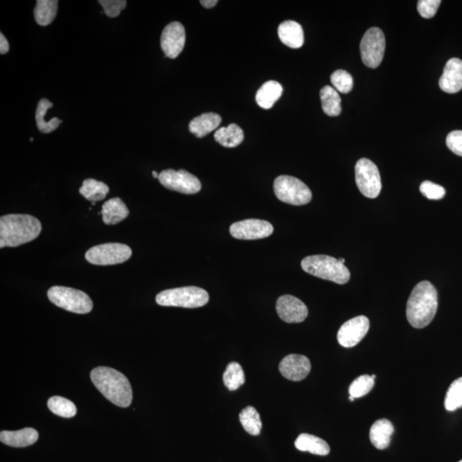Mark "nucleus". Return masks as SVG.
Wrapping results in <instances>:
<instances>
[{"instance_id":"1","label":"nucleus","mask_w":462,"mask_h":462,"mask_svg":"<svg viewBox=\"0 0 462 462\" xmlns=\"http://www.w3.org/2000/svg\"><path fill=\"white\" fill-rule=\"evenodd\" d=\"M91 380L111 404L127 408L133 399L131 383L124 374L110 367L100 366L91 372Z\"/></svg>"},{"instance_id":"2","label":"nucleus","mask_w":462,"mask_h":462,"mask_svg":"<svg viewBox=\"0 0 462 462\" xmlns=\"http://www.w3.org/2000/svg\"><path fill=\"white\" fill-rule=\"evenodd\" d=\"M439 307V296L429 281L419 283L412 289L407 304V318L412 327L422 329L433 320Z\"/></svg>"},{"instance_id":"3","label":"nucleus","mask_w":462,"mask_h":462,"mask_svg":"<svg viewBox=\"0 0 462 462\" xmlns=\"http://www.w3.org/2000/svg\"><path fill=\"white\" fill-rule=\"evenodd\" d=\"M40 220L31 215L9 214L0 218V248H15L36 239L41 232Z\"/></svg>"},{"instance_id":"4","label":"nucleus","mask_w":462,"mask_h":462,"mask_svg":"<svg viewBox=\"0 0 462 462\" xmlns=\"http://www.w3.org/2000/svg\"><path fill=\"white\" fill-rule=\"evenodd\" d=\"M302 268L308 274L338 285H345L350 279V272L345 265L328 255H311L304 258Z\"/></svg>"},{"instance_id":"5","label":"nucleus","mask_w":462,"mask_h":462,"mask_svg":"<svg viewBox=\"0 0 462 462\" xmlns=\"http://www.w3.org/2000/svg\"><path fill=\"white\" fill-rule=\"evenodd\" d=\"M208 302V293L195 286L164 290L156 296V302L163 307L196 308L205 306Z\"/></svg>"},{"instance_id":"6","label":"nucleus","mask_w":462,"mask_h":462,"mask_svg":"<svg viewBox=\"0 0 462 462\" xmlns=\"http://www.w3.org/2000/svg\"><path fill=\"white\" fill-rule=\"evenodd\" d=\"M47 297L54 305L72 313L89 314L94 307L92 300L86 293L68 287H52Z\"/></svg>"},{"instance_id":"7","label":"nucleus","mask_w":462,"mask_h":462,"mask_svg":"<svg viewBox=\"0 0 462 462\" xmlns=\"http://www.w3.org/2000/svg\"><path fill=\"white\" fill-rule=\"evenodd\" d=\"M273 188L279 201L293 206L307 205L313 196L309 188L302 181L285 175L276 178Z\"/></svg>"},{"instance_id":"8","label":"nucleus","mask_w":462,"mask_h":462,"mask_svg":"<svg viewBox=\"0 0 462 462\" xmlns=\"http://www.w3.org/2000/svg\"><path fill=\"white\" fill-rule=\"evenodd\" d=\"M131 248L122 243H104L90 248L85 254L87 261L96 265L124 263L131 257Z\"/></svg>"},{"instance_id":"9","label":"nucleus","mask_w":462,"mask_h":462,"mask_svg":"<svg viewBox=\"0 0 462 462\" xmlns=\"http://www.w3.org/2000/svg\"><path fill=\"white\" fill-rule=\"evenodd\" d=\"M355 171L356 185L360 192L367 198H377L382 190V183L376 164L364 157L356 163Z\"/></svg>"},{"instance_id":"10","label":"nucleus","mask_w":462,"mask_h":462,"mask_svg":"<svg viewBox=\"0 0 462 462\" xmlns=\"http://www.w3.org/2000/svg\"><path fill=\"white\" fill-rule=\"evenodd\" d=\"M385 51V38L379 28H371L360 41V55L367 67L375 69L382 62Z\"/></svg>"},{"instance_id":"11","label":"nucleus","mask_w":462,"mask_h":462,"mask_svg":"<svg viewBox=\"0 0 462 462\" xmlns=\"http://www.w3.org/2000/svg\"><path fill=\"white\" fill-rule=\"evenodd\" d=\"M159 181L168 190L184 195L197 194L201 190L198 178L185 170H164L160 173Z\"/></svg>"},{"instance_id":"12","label":"nucleus","mask_w":462,"mask_h":462,"mask_svg":"<svg viewBox=\"0 0 462 462\" xmlns=\"http://www.w3.org/2000/svg\"><path fill=\"white\" fill-rule=\"evenodd\" d=\"M271 223L261 219H246L234 223L230 226V233L236 239L257 240L267 238L273 233Z\"/></svg>"},{"instance_id":"13","label":"nucleus","mask_w":462,"mask_h":462,"mask_svg":"<svg viewBox=\"0 0 462 462\" xmlns=\"http://www.w3.org/2000/svg\"><path fill=\"white\" fill-rule=\"evenodd\" d=\"M370 328V321L366 316L351 318L339 329L338 341L344 348H352L366 337Z\"/></svg>"},{"instance_id":"14","label":"nucleus","mask_w":462,"mask_h":462,"mask_svg":"<svg viewBox=\"0 0 462 462\" xmlns=\"http://www.w3.org/2000/svg\"><path fill=\"white\" fill-rule=\"evenodd\" d=\"M186 41V33L183 24L173 22L164 28L161 34L160 44L166 57L174 59L183 52Z\"/></svg>"},{"instance_id":"15","label":"nucleus","mask_w":462,"mask_h":462,"mask_svg":"<svg viewBox=\"0 0 462 462\" xmlns=\"http://www.w3.org/2000/svg\"><path fill=\"white\" fill-rule=\"evenodd\" d=\"M276 309L279 318L286 323H302L308 316L305 304L290 295L279 297L276 300Z\"/></svg>"},{"instance_id":"16","label":"nucleus","mask_w":462,"mask_h":462,"mask_svg":"<svg viewBox=\"0 0 462 462\" xmlns=\"http://www.w3.org/2000/svg\"><path fill=\"white\" fill-rule=\"evenodd\" d=\"M279 371L285 379L298 382L305 380L311 372V362L302 355H289L279 364Z\"/></svg>"},{"instance_id":"17","label":"nucleus","mask_w":462,"mask_h":462,"mask_svg":"<svg viewBox=\"0 0 462 462\" xmlns=\"http://www.w3.org/2000/svg\"><path fill=\"white\" fill-rule=\"evenodd\" d=\"M440 89L448 94H456L462 89V60L454 58L447 62L439 80Z\"/></svg>"},{"instance_id":"18","label":"nucleus","mask_w":462,"mask_h":462,"mask_svg":"<svg viewBox=\"0 0 462 462\" xmlns=\"http://www.w3.org/2000/svg\"><path fill=\"white\" fill-rule=\"evenodd\" d=\"M38 439V433L33 428H24L16 432L2 430L0 441L10 447L23 448L32 446Z\"/></svg>"},{"instance_id":"19","label":"nucleus","mask_w":462,"mask_h":462,"mask_svg":"<svg viewBox=\"0 0 462 462\" xmlns=\"http://www.w3.org/2000/svg\"><path fill=\"white\" fill-rule=\"evenodd\" d=\"M278 33L280 41L287 47L294 49L302 47L304 43L302 27L295 21H285L280 24Z\"/></svg>"},{"instance_id":"20","label":"nucleus","mask_w":462,"mask_h":462,"mask_svg":"<svg viewBox=\"0 0 462 462\" xmlns=\"http://www.w3.org/2000/svg\"><path fill=\"white\" fill-rule=\"evenodd\" d=\"M129 213L127 206L120 198L118 197L110 199L109 201L104 202L102 211L100 212L104 223L111 226L117 225L122 220L127 219Z\"/></svg>"},{"instance_id":"21","label":"nucleus","mask_w":462,"mask_h":462,"mask_svg":"<svg viewBox=\"0 0 462 462\" xmlns=\"http://www.w3.org/2000/svg\"><path fill=\"white\" fill-rule=\"evenodd\" d=\"M222 118L214 113H203L192 119L190 122V131L196 138H202L218 129L221 124Z\"/></svg>"},{"instance_id":"22","label":"nucleus","mask_w":462,"mask_h":462,"mask_svg":"<svg viewBox=\"0 0 462 462\" xmlns=\"http://www.w3.org/2000/svg\"><path fill=\"white\" fill-rule=\"evenodd\" d=\"M394 426L386 419L374 422L370 430V440L377 450L387 449L390 446Z\"/></svg>"},{"instance_id":"23","label":"nucleus","mask_w":462,"mask_h":462,"mask_svg":"<svg viewBox=\"0 0 462 462\" xmlns=\"http://www.w3.org/2000/svg\"><path fill=\"white\" fill-rule=\"evenodd\" d=\"M295 446L302 452H309L317 456H327L331 449L324 440L311 434L302 433L297 437Z\"/></svg>"},{"instance_id":"24","label":"nucleus","mask_w":462,"mask_h":462,"mask_svg":"<svg viewBox=\"0 0 462 462\" xmlns=\"http://www.w3.org/2000/svg\"><path fill=\"white\" fill-rule=\"evenodd\" d=\"M283 94L281 84L276 80H269L261 86L256 94V102L264 109H271Z\"/></svg>"},{"instance_id":"25","label":"nucleus","mask_w":462,"mask_h":462,"mask_svg":"<svg viewBox=\"0 0 462 462\" xmlns=\"http://www.w3.org/2000/svg\"><path fill=\"white\" fill-rule=\"evenodd\" d=\"M214 138L217 142L225 148H236L243 142L244 132L237 124H231L227 127L217 129Z\"/></svg>"},{"instance_id":"26","label":"nucleus","mask_w":462,"mask_h":462,"mask_svg":"<svg viewBox=\"0 0 462 462\" xmlns=\"http://www.w3.org/2000/svg\"><path fill=\"white\" fill-rule=\"evenodd\" d=\"M322 109L330 117H337L342 111V100L337 90L331 86H324L320 91Z\"/></svg>"},{"instance_id":"27","label":"nucleus","mask_w":462,"mask_h":462,"mask_svg":"<svg viewBox=\"0 0 462 462\" xmlns=\"http://www.w3.org/2000/svg\"><path fill=\"white\" fill-rule=\"evenodd\" d=\"M57 0H38L34 10V19L40 26H47L54 22L58 12Z\"/></svg>"},{"instance_id":"28","label":"nucleus","mask_w":462,"mask_h":462,"mask_svg":"<svg viewBox=\"0 0 462 462\" xmlns=\"http://www.w3.org/2000/svg\"><path fill=\"white\" fill-rule=\"evenodd\" d=\"M54 107V104L47 99H42L38 103L36 113V120L38 131L44 134H49L59 127L62 121L58 118H54L51 121H45V117L47 111Z\"/></svg>"},{"instance_id":"29","label":"nucleus","mask_w":462,"mask_h":462,"mask_svg":"<svg viewBox=\"0 0 462 462\" xmlns=\"http://www.w3.org/2000/svg\"><path fill=\"white\" fill-rule=\"evenodd\" d=\"M80 194L87 201L92 202L102 201L109 192V187L102 182L96 179H86L80 188Z\"/></svg>"},{"instance_id":"30","label":"nucleus","mask_w":462,"mask_h":462,"mask_svg":"<svg viewBox=\"0 0 462 462\" xmlns=\"http://www.w3.org/2000/svg\"><path fill=\"white\" fill-rule=\"evenodd\" d=\"M240 422L245 430L252 436L260 435L262 429L261 415L251 406L245 408L239 415Z\"/></svg>"},{"instance_id":"31","label":"nucleus","mask_w":462,"mask_h":462,"mask_svg":"<svg viewBox=\"0 0 462 462\" xmlns=\"http://www.w3.org/2000/svg\"><path fill=\"white\" fill-rule=\"evenodd\" d=\"M223 384L230 390H236L245 383L243 367L237 362H230L223 375Z\"/></svg>"},{"instance_id":"32","label":"nucleus","mask_w":462,"mask_h":462,"mask_svg":"<svg viewBox=\"0 0 462 462\" xmlns=\"http://www.w3.org/2000/svg\"><path fill=\"white\" fill-rule=\"evenodd\" d=\"M47 407L54 415L63 418H72L76 415V405L62 397H52L49 399Z\"/></svg>"},{"instance_id":"33","label":"nucleus","mask_w":462,"mask_h":462,"mask_svg":"<svg viewBox=\"0 0 462 462\" xmlns=\"http://www.w3.org/2000/svg\"><path fill=\"white\" fill-rule=\"evenodd\" d=\"M444 407L450 412L462 408V377L454 380L448 388Z\"/></svg>"},{"instance_id":"34","label":"nucleus","mask_w":462,"mask_h":462,"mask_svg":"<svg viewBox=\"0 0 462 462\" xmlns=\"http://www.w3.org/2000/svg\"><path fill=\"white\" fill-rule=\"evenodd\" d=\"M375 384V380H373L372 376L362 375L355 380L349 386L350 397L353 398H360L364 397L369 393Z\"/></svg>"},{"instance_id":"35","label":"nucleus","mask_w":462,"mask_h":462,"mask_svg":"<svg viewBox=\"0 0 462 462\" xmlns=\"http://www.w3.org/2000/svg\"><path fill=\"white\" fill-rule=\"evenodd\" d=\"M331 82L338 92L348 94L353 89V77L344 69H338L333 72L331 76Z\"/></svg>"},{"instance_id":"36","label":"nucleus","mask_w":462,"mask_h":462,"mask_svg":"<svg viewBox=\"0 0 462 462\" xmlns=\"http://www.w3.org/2000/svg\"><path fill=\"white\" fill-rule=\"evenodd\" d=\"M419 190L427 199H433V201L443 199L446 194V188L430 181L423 182Z\"/></svg>"},{"instance_id":"37","label":"nucleus","mask_w":462,"mask_h":462,"mask_svg":"<svg viewBox=\"0 0 462 462\" xmlns=\"http://www.w3.org/2000/svg\"><path fill=\"white\" fill-rule=\"evenodd\" d=\"M99 3L103 7L106 15L113 19L120 15L122 10L127 6L125 0H100Z\"/></svg>"},{"instance_id":"38","label":"nucleus","mask_w":462,"mask_h":462,"mask_svg":"<svg viewBox=\"0 0 462 462\" xmlns=\"http://www.w3.org/2000/svg\"><path fill=\"white\" fill-rule=\"evenodd\" d=\"M441 3L442 2L440 0H419L417 6L419 15L424 19H432L436 15Z\"/></svg>"},{"instance_id":"39","label":"nucleus","mask_w":462,"mask_h":462,"mask_svg":"<svg viewBox=\"0 0 462 462\" xmlns=\"http://www.w3.org/2000/svg\"><path fill=\"white\" fill-rule=\"evenodd\" d=\"M446 145L451 152L462 157V131L450 132L446 138Z\"/></svg>"},{"instance_id":"40","label":"nucleus","mask_w":462,"mask_h":462,"mask_svg":"<svg viewBox=\"0 0 462 462\" xmlns=\"http://www.w3.org/2000/svg\"><path fill=\"white\" fill-rule=\"evenodd\" d=\"M10 45L3 34H0V54H6L9 52Z\"/></svg>"},{"instance_id":"41","label":"nucleus","mask_w":462,"mask_h":462,"mask_svg":"<svg viewBox=\"0 0 462 462\" xmlns=\"http://www.w3.org/2000/svg\"><path fill=\"white\" fill-rule=\"evenodd\" d=\"M201 6L206 9H211L218 3V0H201Z\"/></svg>"},{"instance_id":"42","label":"nucleus","mask_w":462,"mask_h":462,"mask_svg":"<svg viewBox=\"0 0 462 462\" xmlns=\"http://www.w3.org/2000/svg\"><path fill=\"white\" fill-rule=\"evenodd\" d=\"M153 177L154 178H157L159 179L160 174L157 173V171H153Z\"/></svg>"},{"instance_id":"43","label":"nucleus","mask_w":462,"mask_h":462,"mask_svg":"<svg viewBox=\"0 0 462 462\" xmlns=\"http://www.w3.org/2000/svg\"><path fill=\"white\" fill-rule=\"evenodd\" d=\"M339 261L342 262V264H344V263H345V260H344V258H339Z\"/></svg>"},{"instance_id":"44","label":"nucleus","mask_w":462,"mask_h":462,"mask_svg":"<svg viewBox=\"0 0 462 462\" xmlns=\"http://www.w3.org/2000/svg\"><path fill=\"white\" fill-rule=\"evenodd\" d=\"M353 400H355V398H353V397H349V401L353 402Z\"/></svg>"},{"instance_id":"45","label":"nucleus","mask_w":462,"mask_h":462,"mask_svg":"<svg viewBox=\"0 0 462 462\" xmlns=\"http://www.w3.org/2000/svg\"><path fill=\"white\" fill-rule=\"evenodd\" d=\"M459 462H462V460H461V461H459Z\"/></svg>"}]
</instances>
